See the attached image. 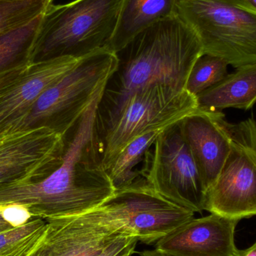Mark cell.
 <instances>
[{
    "label": "cell",
    "instance_id": "obj_1",
    "mask_svg": "<svg viewBox=\"0 0 256 256\" xmlns=\"http://www.w3.org/2000/svg\"><path fill=\"white\" fill-rule=\"evenodd\" d=\"M99 94L64 137L61 166L37 183L0 184V206L25 208L32 216L48 220L74 216L100 206L116 188L103 166L97 126Z\"/></svg>",
    "mask_w": 256,
    "mask_h": 256
},
{
    "label": "cell",
    "instance_id": "obj_2",
    "mask_svg": "<svg viewBox=\"0 0 256 256\" xmlns=\"http://www.w3.org/2000/svg\"><path fill=\"white\" fill-rule=\"evenodd\" d=\"M202 54L196 34L178 16L152 24L116 52L118 67L106 84L98 114L110 112L132 92L147 86L186 90L191 69Z\"/></svg>",
    "mask_w": 256,
    "mask_h": 256
},
{
    "label": "cell",
    "instance_id": "obj_3",
    "mask_svg": "<svg viewBox=\"0 0 256 256\" xmlns=\"http://www.w3.org/2000/svg\"><path fill=\"white\" fill-rule=\"evenodd\" d=\"M123 0H74L50 4L44 16L32 63L80 58L106 48L114 36Z\"/></svg>",
    "mask_w": 256,
    "mask_h": 256
},
{
    "label": "cell",
    "instance_id": "obj_4",
    "mask_svg": "<svg viewBox=\"0 0 256 256\" xmlns=\"http://www.w3.org/2000/svg\"><path fill=\"white\" fill-rule=\"evenodd\" d=\"M197 109L196 98L186 90L153 84L132 92L110 112L97 114L105 170L137 137L165 129Z\"/></svg>",
    "mask_w": 256,
    "mask_h": 256
},
{
    "label": "cell",
    "instance_id": "obj_5",
    "mask_svg": "<svg viewBox=\"0 0 256 256\" xmlns=\"http://www.w3.org/2000/svg\"><path fill=\"white\" fill-rule=\"evenodd\" d=\"M118 63L116 54L106 48L80 58L70 72L40 96L14 132L45 128L66 136L104 92Z\"/></svg>",
    "mask_w": 256,
    "mask_h": 256
},
{
    "label": "cell",
    "instance_id": "obj_6",
    "mask_svg": "<svg viewBox=\"0 0 256 256\" xmlns=\"http://www.w3.org/2000/svg\"><path fill=\"white\" fill-rule=\"evenodd\" d=\"M178 16L196 33L203 54L236 68L256 66V8L248 0H180Z\"/></svg>",
    "mask_w": 256,
    "mask_h": 256
},
{
    "label": "cell",
    "instance_id": "obj_7",
    "mask_svg": "<svg viewBox=\"0 0 256 256\" xmlns=\"http://www.w3.org/2000/svg\"><path fill=\"white\" fill-rule=\"evenodd\" d=\"M179 122L160 132L143 160L140 174L164 198L200 213L204 210L208 190Z\"/></svg>",
    "mask_w": 256,
    "mask_h": 256
},
{
    "label": "cell",
    "instance_id": "obj_8",
    "mask_svg": "<svg viewBox=\"0 0 256 256\" xmlns=\"http://www.w3.org/2000/svg\"><path fill=\"white\" fill-rule=\"evenodd\" d=\"M204 210L230 219L256 216V122L232 124L231 147L214 183L208 190Z\"/></svg>",
    "mask_w": 256,
    "mask_h": 256
},
{
    "label": "cell",
    "instance_id": "obj_9",
    "mask_svg": "<svg viewBox=\"0 0 256 256\" xmlns=\"http://www.w3.org/2000/svg\"><path fill=\"white\" fill-rule=\"evenodd\" d=\"M100 206L146 244L158 242L195 214L160 195L141 174L128 186L116 190Z\"/></svg>",
    "mask_w": 256,
    "mask_h": 256
},
{
    "label": "cell",
    "instance_id": "obj_10",
    "mask_svg": "<svg viewBox=\"0 0 256 256\" xmlns=\"http://www.w3.org/2000/svg\"><path fill=\"white\" fill-rule=\"evenodd\" d=\"M46 221L42 238L26 256H96L116 238L131 232L100 206Z\"/></svg>",
    "mask_w": 256,
    "mask_h": 256
},
{
    "label": "cell",
    "instance_id": "obj_11",
    "mask_svg": "<svg viewBox=\"0 0 256 256\" xmlns=\"http://www.w3.org/2000/svg\"><path fill=\"white\" fill-rule=\"evenodd\" d=\"M64 137L48 128L10 132L0 137V184L37 183L61 166Z\"/></svg>",
    "mask_w": 256,
    "mask_h": 256
},
{
    "label": "cell",
    "instance_id": "obj_12",
    "mask_svg": "<svg viewBox=\"0 0 256 256\" xmlns=\"http://www.w3.org/2000/svg\"><path fill=\"white\" fill-rule=\"evenodd\" d=\"M80 58L62 57L32 63L19 78L2 91L0 137L13 132L40 96L70 72Z\"/></svg>",
    "mask_w": 256,
    "mask_h": 256
},
{
    "label": "cell",
    "instance_id": "obj_13",
    "mask_svg": "<svg viewBox=\"0 0 256 256\" xmlns=\"http://www.w3.org/2000/svg\"><path fill=\"white\" fill-rule=\"evenodd\" d=\"M238 222L214 214L194 218L158 240L155 250L172 256H234Z\"/></svg>",
    "mask_w": 256,
    "mask_h": 256
},
{
    "label": "cell",
    "instance_id": "obj_14",
    "mask_svg": "<svg viewBox=\"0 0 256 256\" xmlns=\"http://www.w3.org/2000/svg\"><path fill=\"white\" fill-rule=\"evenodd\" d=\"M179 122L208 190L216 180L230 152L232 124L225 120V115L220 111L200 109L196 110Z\"/></svg>",
    "mask_w": 256,
    "mask_h": 256
},
{
    "label": "cell",
    "instance_id": "obj_15",
    "mask_svg": "<svg viewBox=\"0 0 256 256\" xmlns=\"http://www.w3.org/2000/svg\"><path fill=\"white\" fill-rule=\"evenodd\" d=\"M180 0H123L118 24L106 48L116 54L152 24L178 16Z\"/></svg>",
    "mask_w": 256,
    "mask_h": 256
},
{
    "label": "cell",
    "instance_id": "obj_16",
    "mask_svg": "<svg viewBox=\"0 0 256 256\" xmlns=\"http://www.w3.org/2000/svg\"><path fill=\"white\" fill-rule=\"evenodd\" d=\"M198 109L220 111L226 108L248 110L256 103V66L239 68L196 96Z\"/></svg>",
    "mask_w": 256,
    "mask_h": 256
},
{
    "label": "cell",
    "instance_id": "obj_17",
    "mask_svg": "<svg viewBox=\"0 0 256 256\" xmlns=\"http://www.w3.org/2000/svg\"><path fill=\"white\" fill-rule=\"evenodd\" d=\"M45 12L30 22L0 36V74L32 64Z\"/></svg>",
    "mask_w": 256,
    "mask_h": 256
},
{
    "label": "cell",
    "instance_id": "obj_18",
    "mask_svg": "<svg viewBox=\"0 0 256 256\" xmlns=\"http://www.w3.org/2000/svg\"><path fill=\"white\" fill-rule=\"evenodd\" d=\"M164 130L152 131L137 137L116 156L106 170L116 190L128 186L140 176V172L135 171L136 167L144 160Z\"/></svg>",
    "mask_w": 256,
    "mask_h": 256
},
{
    "label": "cell",
    "instance_id": "obj_19",
    "mask_svg": "<svg viewBox=\"0 0 256 256\" xmlns=\"http://www.w3.org/2000/svg\"><path fill=\"white\" fill-rule=\"evenodd\" d=\"M48 221L32 216L25 224L0 232V256H26L42 238Z\"/></svg>",
    "mask_w": 256,
    "mask_h": 256
},
{
    "label": "cell",
    "instance_id": "obj_20",
    "mask_svg": "<svg viewBox=\"0 0 256 256\" xmlns=\"http://www.w3.org/2000/svg\"><path fill=\"white\" fill-rule=\"evenodd\" d=\"M228 66L222 58L203 54L191 69L186 82V91L196 98L228 74Z\"/></svg>",
    "mask_w": 256,
    "mask_h": 256
},
{
    "label": "cell",
    "instance_id": "obj_21",
    "mask_svg": "<svg viewBox=\"0 0 256 256\" xmlns=\"http://www.w3.org/2000/svg\"><path fill=\"white\" fill-rule=\"evenodd\" d=\"M52 3L49 0H0V36L32 20Z\"/></svg>",
    "mask_w": 256,
    "mask_h": 256
},
{
    "label": "cell",
    "instance_id": "obj_22",
    "mask_svg": "<svg viewBox=\"0 0 256 256\" xmlns=\"http://www.w3.org/2000/svg\"><path fill=\"white\" fill-rule=\"evenodd\" d=\"M2 213L14 226L22 225L32 218L25 208L16 204L3 206Z\"/></svg>",
    "mask_w": 256,
    "mask_h": 256
},
{
    "label": "cell",
    "instance_id": "obj_23",
    "mask_svg": "<svg viewBox=\"0 0 256 256\" xmlns=\"http://www.w3.org/2000/svg\"><path fill=\"white\" fill-rule=\"evenodd\" d=\"M28 66L0 74V92L19 78Z\"/></svg>",
    "mask_w": 256,
    "mask_h": 256
},
{
    "label": "cell",
    "instance_id": "obj_24",
    "mask_svg": "<svg viewBox=\"0 0 256 256\" xmlns=\"http://www.w3.org/2000/svg\"><path fill=\"white\" fill-rule=\"evenodd\" d=\"M234 256H256V242L250 248L243 250H238Z\"/></svg>",
    "mask_w": 256,
    "mask_h": 256
},
{
    "label": "cell",
    "instance_id": "obj_25",
    "mask_svg": "<svg viewBox=\"0 0 256 256\" xmlns=\"http://www.w3.org/2000/svg\"><path fill=\"white\" fill-rule=\"evenodd\" d=\"M2 210H0V232L4 231V230H10V228L15 227L12 224H10V222L8 221V220L3 216Z\"/></svg>",
    "mask_w": 256,
    "mask_h": 256
},
{
    "label": "cell",
    "instance_id": "obj_26",
    "mask_svg": "<svg viewBox=\"0 0 256 256\" xmlns=\"http://www.w3.org/2000/svg\"><path fill=\"white\" fill-rule=\"evenodd\" d=\"M140 256H172L167 255V254H164V252H160V251L154 250H147L141 252L140 254Z\"/></svg>",
    "mask_w": 256,
    "mask_h": 256
},
{
    "label": "cell",
    "instance_id": "obj_27",
    "mask_svg": "<svg viewBox=\"0 0 256 256\" xmlns=\"http://www.w3.org/2000/svg\"><path fill=\"white\" fill-rule=\"evenodd\" d=\"M248 1L249 2L252 6L256 8V0H248Z\"/></svg>",
    "mask_w": 256,
    "mask_h": 256
},
{
    "label": "cell",
    "instance_id": "obj_28",
    "mask_svg": "<svg viewBox=\"0 0 256 256\" xmlns=\"http://www.w3.org/2000/svg\"><path fill=\"white\" fill-rule=\"evenodd\" d=\"M4 1H19V0H4ZM49 1L54 2V0H49Z\"/></svg>",
    "mask_w": 256,
    "mask_h": 256
},
{
    "label": "cell",
    "instance_id": "obj_29",
    "mask_svg": "<svg viewBox=\"0 0 256 256\" xmlns=\"http://www.w3.org/2000/svg\"><path fill=\"white\" fill-rule=\"evenodd\" d=\"M3 206H0V210H2Z\"/></svg>",
    "mask_w": 256,
    "mask_h": 256
},
{
    "label": "cell",
    "instance_id": "obj_30",
    "mask_svg": "<svg viewBox=\"0 0 256 256\" xmlns=\"http://www.w3.org/2000/svg\"></svg>",
    "mask_w": 256,
    "mask_h": 256
}]
</instances>
